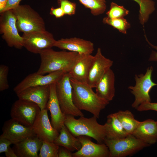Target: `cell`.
Masks as SVG:
<instances>
[{
	"mask_svg": "<svg viewBox=\"0 0 157 157\" xmlns=\"http://www.w3.org/2000/svg\"><path fill=\"white\" fill-rule=\"evenodd\" d=\"M0 137L9 140L14 144L36 136L32 127L24 125L11 118L5 122Z\"/></svg>",
	"mask_w": 157,
	"mask_h": 157,
	"instance_id": "11",
	"label": "cell"
},
{
	"mask_svg": "<svg viewBox=\"0 0 157 157\" xmlns=\"http://www.w3.org/2000/svg\"><path fill=\"white\" fill-rule=\"evenodd\" d=\"M12 144L11 142L9 140L0 137V153L6 152Z\"/></svg>",
	"mask_w": 157,
	"mask_h": 157,
	"instance_id": "34",
	"label": "cell"
},
{
	"mask_svg": "<svg viewBox=\"0 0 157 157\" xmlns=\"http://www.w3.org/2000/svg\"><path fill=\"white\" fill-rule=\"evenodd\" d=\"M65 115L64 124L74 136H86L99 144L104 143L106 137V126L99 124L96 116L87 118L83 116L76 119L72 115Z\"/></svg>",
	"mask_w": 157,
	"mask_h": 157,
	"instance_id": "3",
	"label": "cell"
},
{
	"mask_svg": "<svg viewBox=\"0 0 157 157\" xmlns=\"http://www.w3.org/2000/svg\"><path fill=\"white\" fill-rule=\"evenodd\" d=\"M65 73L62 71L52 72L46 75L36 72L29 74L15 86L13 91L18 94L24 90L33 87L50 85L56 83Z\"/></svg>",
	"mask_w": 157,
	"mask_h": 157,
	"instance_id": "12",
	"label": "cell"
},
{
	"mask_svg": "<svg viewBox=\"0 0 157 157\" xmlns=\"http://www.w3.org/2000/svg\"><path fill=\"white\" fill-rule=\"evenodd\" d=\"M94 56L79 53L76 60L68 74L70 78L87 83L88 74Z\"/></svg>",
	"mask_w": 157,
	"mask_h": 157,
	"instance_id": "18",
	"label": "cell"
},
{
	"mask_svg": "<svg viewBox=\"0 0 157 157\" xmlns=\"http://www.w3.org/2000/svg\"><path fill=\"white\" fill-rule=\"evenodd\" d=\"M41 111L39 106L33 102L18 99L10 109L11 118L26 126L32 127Z\"/></svg>",
	"mask_w": 157,
	"mask_h": 157,
	"instance_id": "9",
	"label": "cell"
},
{
	"mask_svg": "<svg viewBox=\"0 0 157 157\" xmlns=\"http://www.w3.org/2000/svg\"><path fill=\"white\" fill-rule=\"evenodd\" d=\"M156 122H157V121H156Z\"/></svg>",
	"mask_w": 157,
	"mask_h": 157,
	"instance_id": "41",
	"label": "cell"
},
{
	"mask_svg": "<svg viewBox=\"0 0 157 157\" xmlns=\"http://www.w3.org/2000/svg\"><path fill=\"white\" fill-rule=\"evenodd\" d=\"M115 113L126 132L129 135H132L140 122L135 119L129 110H119Z\"/></svg>",
	"mask_w": 157,
	"mask_h": 157,
	"instance_id": "25",
	"label": "cell"
},
{
	"mask_svg": "<svg viewBox=\"0 0 157 157\" xmlns=\"http://www.w3.org/2000/svg\"><path fill=\"white\" fill-rule=\"evenodd\" d=\"M82 145L81 148L72 153L73 157H109V151L104 143L93 142L90 137L86 136L77 137Z\"/></svg>",
	"mask_w": 157,
	"mask_h": 157,
	"instance_id": "15",
	"label": "cell"
},
{
	"mask_svg": "<svg viewBox=\"0 0 157 157\" xmlns=\"http://www.w3.org/2000/svg\"><path fill=\"white\" fill-rule=\"evenodd\" d=\"M70 78L68 73H65L56 83V94L61 110L65 115L84 116L81 110L76 107L73 102L72 88Z\"/></svg>",
	"mask_w": 157,
	"mask_h": 157,
	"instance_id": "6",
	"label": "cell"
},
{
	"mask_svg": "<svg viewBox=\"0 0 157 157\" xmlns=\"http://www.w3.org/2000/svg\"><path fill=\"white\" fill-rule=\"evenodd\" d=\"M115 75L109 69L98 82L95 87L96 93L100 97L109 102L115 95Z\"/></svg>",
	"mask_w": 157,
	"mask_h": 157,
	"instance_id": "22",
	"label": "cell"
},
{
	"mask_svg": "<svg viewBox=\"0 0 157 157\" xmlns=\"http://www.w3.org/2000/svg\"><path fill=\"white\" fill-rule=\"evenodd\" d=\"M136 109L140 112L149 110L157 111V103L149 101L144 102L141 103Z\"/></svg>",
	"mask_w": 157,
	"mask_h": 157,
	"instance_id": "33",
	"label": "cell"
},
{
	"mask_svg": "<svg viewBox=\"0 0 157 157\" xmlns=\"http://www.w3.org/2000/svg\"><path fill=\"white\" fill-rule=\"evenodd\" d=\"M43 142L36 136L14 144L13 149L17 157H38Z\"/></svg>",
	"mask_w": 157,
	"mask_h": 157,
	"instance_id": "21",
	"label": "cell"
},
{
	"mask_svg": "<svg viewBox=\"0 0 157 157\" xmlns=\"http://www.w3.org/2000/svg\"><path fill=\"white\" fill-rule=\"evenodd\" d=\"M0 13V32L2 38L9 47L21 49L23 47V38L19 33L17 18L13 10Z\"/></svg>",
	"mask_w": 157,
	"mask_h": 157,
	"instance_id": "7",
	"label": "cell"
},
{
	"mask_svg": "<svg viewBox=\"0 0 157 157\" xmlns=\"http://www.w3.org/2000/svg\"><path fill=\"white\" fill-rule=\"evenodd\" d=\"M86 8L89 9L91 13L96 16L103 13L106 8V0H78Z\"/></svg>",
	"mask_w": 157,
	"mask_h": 157,
	"instance_id": "27",
	"label": "cell"
},
{
	"mask_svg": "<svg viewBox=\"0 0 157 157\" xmlns=\"http://www.w3.org/2000/svg\"><path fill=\"white\" fill-rule=\"evenodd\" d=\"M12 10L17 18L19 32L26 33L46 30L43 18L29 5H19Z\"/></svg>",
	"mask_w": 157,
	"mask_h": 157,
	"instance_id": "4",
	"label": "cell"
},
{
	"mask_svg": "<svg viewBox=\"0 0 157 157\" xmlns=\"http://www.w3.org/2000/svg\"><path fill=\"white\" fill-rule=\"evenodd\" d=\"M50 14L54 16L56 18H59L64 16L65 14L63 9L60 7L54 8L52 6L50 10Z\"/></svg>",
	"mask_w": 157,
	"mask_h": 157,
	"instance_id": "35",
	"label": "cell"
},
{
	"mask_svg": "<svg viewBox=\"0 0 157 157\" xmlns=\"http://www.w3.org/2000/svg\"><path fill=\"white\" fill-rule=\"evenodd\" d=\"M132 135L150 145L154 144L157 141L156 121L148 119L140 122Z\"/></svg>",
	"mask_w": 157,
	"mask_h": 157,
	"instance_id": "20",
	"label": "cell"
},
{
	"mask_svg": "<svg viewBox=\"0 0 157 157\" xmlns=\"http://www.w3.org/2000/svg\"><path fill=\"white\" fill-rule=\"evenodd\" d=\"M21 0H8L6 8L2 12L8 10H12L15 8L20 5L19 3Z\"/></svg>",
	"mask_w": 157,
	"mask_h": 157,
	"instance_id": "37",
	"label": "cell"
},
{
	"mask_svg": "<svg viewBox=\"0 0 157 157\" xmlns=\"http://www.w3.org/2000/svg\"><path fill=\"white\" fill-rule=\"evenodd\" d=\"M79 53L64 50L56 51L52 48L45 50L40 54L41 63L37 72L44 75L62 71L69 73L74 65Z\"/></svg>",
	"mask_w": 157,
	"mask_h": 157,
	"instance_id": "2",
	"label": "cell"
},
{
	"mask_svg": "<svg viewBox=\"0 0 157 157\" xmlns=\"http://www.w3.org/2000/svg\"><path fill=\"white\" fill-rule=\"evenodd\" d=\"M72 86V99L75 105L80 110L90 113L98 118L100 112L109 102L99 97L86 83L70 78Z\"/></svg>",
	"mask_w": 157,
	"mask_h": 157,
	"instance_id": "1",
	"label": "cell"
},
{
	"mask_svg": "<svg viewBox=\"0 0 157 157\" xmlns=\"http://www.w3.org/2000/svg\"><path fill=\"white\" fill-rule=\"evenodd\" d=\"M58 135L53 142L59 146L65 147L71 151H78L82 147L80 142L64 125L60 129Z\"/></svg>",
	"mask_w": 157,
	"mask_h": 157,
	"instance_id": "24",
	"label": "cell"
},
{
	"mask_svg": "<svg viewBox=\"0 0 157 157\" xmlns=\"http://www.w3.org/2000/svg\"><path fill=\"white\" fill-rule=\"evenodd\" d=\"M5 154L7 157H17L14 150L10 147L5 152Z\"/></svg>",
	"mask_w": 157,
	"mask_h": 157,
	"instance_id": "39",
	"label": "cell"
},
{
	"mask_svg": "<svg viewBox=\"0 0 157 157\" xmlns=\"http://www.w3.org/2000/svg\"><path fill=\"white\" fill-rule=\"evenodd\" d=\"M8 67L4 65H0V91H2L8 89L9 85L8 80L9 72Z\"/></svg>",
	"mask_w": 157,
	"mask_h": 157,
	"instance_id": "32",
	"label": "cell"
},
{
	"mask_svg": "<svg viewBox=\"0 0 157 157\" xmlns=\"http://www.w3.org/2000/svg\"><path fill=\"white\" fill-rule=\"evenodd\" d=\"M144 35L146 40L148 44L153 48L157 50V46H154L151 44L148 40L146 35ZM149 60L150 61H154L157 62V52L154 51H152L151 53L149 59Z\"/></svg>",
	"mask_w": 157,
	"mask_h": 157,
	"instance_id": "38",
	"label": "cell"
},
{
	"mask_svg": "<svg viewBox=\"0 0 157 157\" xmlns=\"http://www.w3.org/2000/svg\"><path fill=\"white\" fill-rule=\"evenodd\" d=\"M139 5V19L143 25L148 20L149 15L155 10V2L152 0H133Z\"/></svg>",
	"mask_w": 157,
	"mask_h": 157,
	"instance_id": "26",
	"label": "cell"
},
{
	"mask_svg": "<svg viewBox=\"0 0 157 157\" xmlns=\"http://www.w3.org/2000/svg\"><path fill=\"white\" fill-rule=\"evenodd\" d=\"M71 152L64 147L59 146L58 157H72V153Z\"/></svg>",
	"mask_w": 157,
	"mask_h": 157,
	"instance_id": "36",
	"label": "cell"
},
{
	"mask_svg": "<svg viewBox=\"0 0 157 157\" xmlns=\"http://www.w3.org/2000/svg\"><path fill=\"white\" fill-rule=\"evenodd\" d=\"M57 3L65 15H72L75 14L76 6L75 3L69 0H57Z\"/></svg>",
	"mask_w": 157,
	"mask_h": 157,
	"instance_id": "31",
	"label": "cell"
},
{
	"mask_svg": "<svg viewBox=\"0 0 157 157\" xmlns=\"http://www.w3.org/2000/svg\"><path fill=\"white\" fill-rule=\"evenodd\" d=\"M50 85L30 87L17 95L19 99L35 103L42 110L47 108L50 94Z\"/></svg>",
	"mask_w": 157,
	"mask_h": 157,
	"instance_id": "16",
	"label": "cell"
},
{
	"mask_svg": "<svg viewBox=\"0 0 157 157\" xmlns=\"http://www.w3.org/2000/svg\"><path fill=\"white\" fill-rule=\"evenodd\" d=\"M102 22L104 24L112 26L124 34L126 33L127 29L131 27L130 24L124 17L111 18L107 16L104 18Z\"/></svg>",
	"mask_w": 157,
	"mask_h": 157,
	"instance_id": "28",
	"label": "cell"
},
{
	"mask_svg": "<svg viewBox=\"0 0 157 157\" xmlns=\"http://www.w3.org/2000/svg\"><path fill=\"white\" fill-rule=\"evenodd\" d=\"M113 64V61L105 57L102 54L101 48H98L91 66L87 84L92 88H95Z\"/></svg>",
	"mask_w": 157,
	"mask_h": 157,
	"instance_id": "13",
	"label": "cell"
},
{
	"mask_svg": "<svg viewBox=\"0 0 157 157\" xmlns=\"http://www.w3.org/2000/svg\"><path fill=\"white\" fill-rule=\"evenodd\" d=\"M104 143L108 148L109 157L131 156L150 146L132 135L117 139L109 140L106 138Z\"/></svg>",
	"mask_w": 157,
	"mask_h": 157,
	"instance_id": "5",
	"label": "cell"
},
{
	"mask_svg": "<svg viewBox=\"0 0 157 157\" xmlns=\"http://www.w3.org/2000/svg\"><path fill=\"white\" fill-rule=\"evenodd\" d=\"M32 127L36 136L43 140L53 142L59 133L50 122L47 108L41 110Z\"/></svg>",
	"mask_w": 157,
	"mask_h": 157,
	"instance_id": "14",
	"label": "cell"
},
{
	"mask_svg": "<svg viewBox=\"0 0 157 157\" xmlns=\"http://www.w3.org/2000/svg\"><path fill=\"white\" fill-rule=\"evenodd\" d=\"M22 36L23 47L35 54L52 48L56 41L53 34L46 30L23 33Z\"/></svg>",
	"mask_w": 157,
	"mask_h": 157,
	"instance_id": "10",
	"label": "cell"
},
{
	"mask_svg": "<svg viewBox=\"0 0 157 157\" xmlns=\"http://www.w3.org/2000/svg\"><path fill=\"white\" fill-rule=\"evenodd\" d=\"M106 138L115 140L125 137L129 135L124 129L115 113L109 115L105 124Z\"/></svg>",
	"mask_w": 157,
	"mask_h": 157,
	"instance_id": "23",
	"label": "cell"
},
{
	"mask_svg": "<svg viewBox=\"0 0 157 157\" xmlns=\"http://www.w3.org/2000/svg\"><path fill=\"white\" fill-rule=\"evenodd\" d=\"M59 146L53 142L43 140L40 150L39 157H58Z\"/></svg>",
	"mask_w": 157,
	"mask_h": 157,
	"instance_id": "29",
	"label": "cell"
},
{
	"mask_svg": "<svg viewBox=\"0 0 157 157\" xmlns=\"http://www.w3.org/2000/svg\"><path fill=\"white\" fill-rule=\"evenodd\" d=\"M54 47L63 50L85 54H91L94 50L92 42L76 37L62 38L56 40Z\"/></svg>",
	"mask_w": 157,
	"mask_h": 157,
	"instance_id": "17",
	"label": "cell"
},
{
	"mask_svg": "<svg viewBox=\"0 0 157 157\" xmlns=\"http://www.w3.org/2000/svg\"><path fill=\"white\" fill-rule=\"evenodd\" d=\"M56 84L54 83L50 85V94L47 108L50 113L52 126L59 132L64 125L65 115L62 111L57 97Z\"/></svg>",
	"mask_w": 157,
	"mask_h": 157,
	"instance_id": "19",
	"label": "cell"
},
{
	"mask_svg": "<svg viewBox=\"0 0 157 157\" xmlns=\"http://www.w3.org/2000/svg\"><path fill=\"white\" fill-rule=\"evenodd\" d=\"M129 10L124 8L123 6L118 5L112 2L110 4V9L106 14L107 17L111 18L124 17L128 15Z\"/></svg>",
	"mask_w": 157,
	"mask_h": 157,
	"instance_id": "30",
	"label": "cell"
},
{
	"mask_svg": "<svg viewBox=\"0 0 157 157\" xmlns=\"http://www.w3.org/2000/svg\"><path fill=\"white\" fill-rule=\"evenodd\" d=\"M153 71V68L151 66L147 69L144 74H135V85L128 87L131 92L135 97V100L131 106L135 109L144 102L151 101L149 92L154 86L157 85V84L153 82L152 80Z\"/></svg>",
	"mask_w": 157,
	"mask_h": 157,
	"instance_id": "8",
	"label": "cell"
},
{
	"mask_svg": "<svg viewBox=\"0 0 157 157\" xmlns=\"http://www.w3.org/2000/svg\"><path fill=\"white\" fill-rule=\"evenodd\" d=\"M8 0H0V13L2 12L6 8Z\"/></svg>",
	"mask_w": 157,
	"mask_h": 157,
	"instance_id": "40",
	"label": "cell"
}]
</instances>
